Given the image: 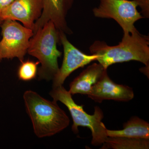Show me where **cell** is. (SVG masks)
Returning a JSON list of instances; mask_svg holds the SVG:
<instances>
[{
    "label": "cell",
    "instance_id": "6da1fadb",
    "mask_svg": "<svg viewBox=\"0 0 149 149\" xmlns=\"http://www.w3.org/2000/svg\"><path fill=\"white\" fill-rule=\"evenodd\" d=\"M92 54L98 56L97 61L104 69L118 63L135 61L149 65V38L138 30L123 34L117 45L110 46L103 41H96L91 45Z\"/></svg>",
    "mask_w": 149,
    "mask_h": 149
},
{
    "label": "cell",
    "instance_id": "7a4b0ae2",
    "mask_svg": "<svg viewBox=\"0 0 149 149\" xmlns=\"http://www.w3.org/2000/svg\"><path fill=\"white\" fill-rule=\"evenodd\" d=\"M23 99L34 133L38 138L53 136L69 126V117L57 102L47 100L30 90L24 92Z\"/></svg>",
    "mask_w": 149,
    "mask_h": 149
},
{
    "label": "cell",
    "instance_id": "3957f363",
    "mask_svg": "<svg viewBox=\"0 0 149 149\" xmlns=\"http://www.w3.org/2000/svg\"><path fill=\"white\" fill-rule=\"evenodd\" d=\"M59 32L52 21H48L30 39L27 53L38 59L41 64L38 70L40 80H52L59 70L58 58L62 52L58 49Z\"/></svg>",
    "mask_w": 149,
    "mask_h": 149
},
{
    "label": "cell",
    "instance_id": "277c9868",
    "mask_svg": "<svg viewBox=\"0 0 149 149\" xmlns=\"http://www.w3.org/2000/svg\"><path fill=\"white\" fill-rule=\"evenodd\" d=\"M49 95L53 100L61 102L67 107L73 120L72 130L73 133H78L79 126L87 127L92 133L91 144L93 146H98L104 143L108 137L107 129L102 122L104 113L100 107H95L93 115L88 114L83 109V105L76 104L72 95L63 85L53 88Z\"/></svg>",
    "mask_w": 149,
    "mask_h": 149
},
{
    "label": "cell",
    "instance_id": "5b68a950",
    "mask_svg": "<svg viewBox=\"0 0 149 149\" xmlns=\"http://www.w3.org/2000/svg\"><path fill=\"white\" fill-rule=\"evenodd\" d=\"M1 27L2 38L0 41V52L3 58H17L23 61L29 41L34 35L33 30L9 19L4 20Z\"/></svg>",
    "mask_w": 149,
    "mask_h": 149
},
{
    "label": "cell",
    "instance_id": "8992f818",
    "mask_svg": "<svg viewBox=\"0 0 149 149\" xmlns=\"http://www.w3.org/2000/svg\"><path fill=\"white\" fill-rule=\"evenodd\" d=\"M137 6L132 0H100L99 6L93 11L96 17L114 19L122 28L123 34H127L136 31L134 24L144 18Z\"/></svg>",
    "mask_w": 149,
    "mask_h": 149
},
{
    "label": "cell",
    "instance_id": "52a82bcc",
    "mask_svg": "<svg viewBox=\"0 0 149 149\" xmlns=\"http://www.w3.org/2000/svg\"><path fill=\"white\" fill-rule=\"evenodd\" d=\"M60 42L63 47V61L58 72L53 79V88L63 85L73 71L97 61L98 56L83 53L68 41L64 32H59Z\"/></svg>",
    "mask_w": 149,
    "mask_h": 149
},
{
    "label": "cell",
    "instance_id": "ba28073f",
    "mask_svg": "<svg viewBox=\"0 0 149 149\" xmlns=\"http://www.w3.org/2000/svg\"><path fill=\"white\" fill-rule=\"evenodd\" d=\"M43 9V0H14L3 10L0 19L21 22L24 27L33 30Z\"/></svg>",
    "mask_w": 149,
    "mask_h": 149
},
{
    "label": "cell",
    "instance_id": "9c48e42d",
    "mask_svg": "<svg viewBox=\"0 0 149 149\" xmlns=\"http://www.w3.org/2000/svg\"><path fill=\"white\" fill-rule=\"evenodd\" d=\"M89 98L101 103L105 100L128 102L133 100L134 93L133 89L127 85H120L113 82L105 70L101 77L91 88L87 95Z\"/></svg>",
    "mask_w": 149,
    "mask_h": 149
},
{
    "label": "cell",
    "instance_id": "30bf717a",
    "mask_svg": "<svg viewBox=\"0 0 149 149\" xmlns=\"http://www.w3.org/2000/svg\"><path fill=\"white\" fill-rule=\"evenodd\" d=\"M42 13L35 24L34 34L48 21L53 22L59 32L70 35L72 32L68 26L66 17L74 0H43Z\"/></svg>",
    "mask_w": 149,
    "mask_h": 149
},
{
    "label": "cell",
    "instance_id": "8fae6325",
    "mask_svg": "<svg viewBox=\"0 0 149 149\" xmlns=\"http://www.w3.org/2000/svg\"><path fill=\"white\" fill-rule=\"evenodd\" d=\"M105 70L100 63L88 66L70 84L69 92L72 95H88L92 87L101 77Z\"/></svg>",
    "mask_w": 149,
    "mask_h": 149
},
{
    "label": "cell",
    "instance_id": "7c38bea8",
    "mask_svg": "<svg viewBox=\"0 0 149 149\" xmlns=\"http://www.w3.org/2000/svg\"><path fill=\"white\" fill-rule=\"evenodd\" d=\"M108 137L149 139V123L137 116L131 117L120 130H107Z\"/></svg>",
    "mask_w": 149,
    "mask_h": 149
},
{
    "label": "cell",
    "instance_id": "4fadbf2b",
    "mask_svg": "<svg viewBox=\"0 0 149 149\" xmlns=\"http://www.w3.org/2000/svg\"><path fill=\"white\" fill-rule=\"evenodd\" d=\"M149 139L107 137L101 149H148Z\"/></svg>",
    "mask_w": 149,
    "mask_h": 149
},
{
    "label": "cell",
    "instance_id": "5bb4252c",
    "mask_svg": "<svg viewBox=\"0 0 149 149\" xmlns=\"http://www.w3.org/2000/svg\"><path fill=\"white\" fill-rule=\"evenodd\" d=\"M40 63L39 61L35 62L29 60L22 62L17 72L19 79L29 81L35 78L37 73V66Z\"/></svg>",
    "mask_w": 149,
    "mask_h": 149
},
{
    "label": "cell",
    "instance_id": "9a60e30c",
    "mask_svg": "<svg viewBox=\"0 0 149 149\" xmlns=\"http://www.w3.org/2000/svg\"><path fill=\"white\" fill-rule=\"evenodd\" d=\"M136 2L141 9V14L144 18L149 17V0H132Z\"/></svg>",
    "mask_w": 149,
    "mask_h": 149
},
{
    "label": "cell",
    "instance_id": "2e32d148",
    "mask_svg": "<svg viewBox=\"0 0 149 149\" xmlns=\"http://www.w3.org/2000/svg\"><path fill=\"white\" fill-rule=\"evenodd\" d=\"M13 1L14 0H0V14L3 10Z\"/></svg>",
    "mask_w": 149,
    "mask_h": 149
},
{
    "label": "cell",
    "instance_id": "e0dca14e",
    "mask_svg": "<svg viewBox=\"0 0 149 149\" xmlns=\"http://www.w3.org/2000/svg\"><path fill=\"white\" fill-rule=\"evenodd\" d=\"M140 70L141 72H143L144 74L149 77V66H146L145 67L141 68Z\"/></svg>",
    "mask_w": 149,
    "mask_h": 149
},
{
    "label": "cell",
    "instance_id": "ac0fdd59",
    "mask_svg": "<svg viewBox=\"0 0 149 149\" xmlns=\"http://www.w3.org/2000/svg\"><path fill=\"white\" fill-rule=\"evenodd\" d=\"M3 59L2 56L1 54V52H0V62Z\"/></svg>",
    "mask_w": 149,
    "mask_h": 149
},
{
    "label": "cell",
    "instance_id": "d6986e66",
    "mask_svg": "<svg viewBox=\"0 0 149 149\" xmlns=\"http://www.w3.org/2000/svg\"><path fill=\"white\" fill-rule=\"evenodd\" d=\"M3 21V20L2 19H0V25H1V24H2Z\"/></svg>",
    "mask_w": 149,
    "mask_h": 149
}]
</instances>
